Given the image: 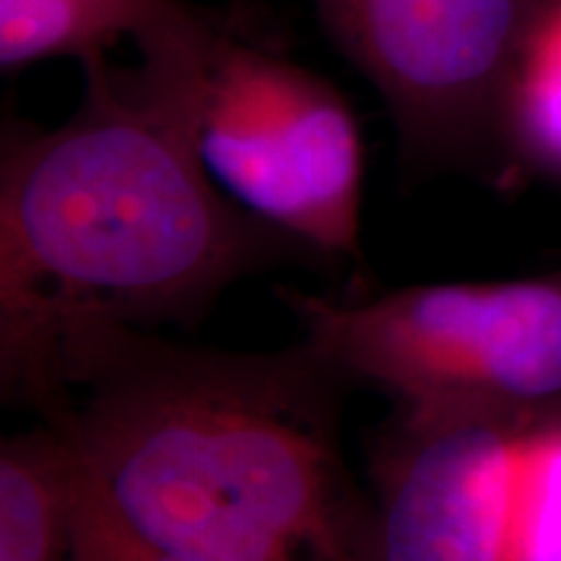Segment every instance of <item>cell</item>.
Listing matches in <instances>:
<instances>
[{"label": "cell", "mask_w": 561, "mask_h": 561, "mask_svg": "<svg viewBox=\"0 0 561 561\" xmlns=\"http://www.w3.org/2000/svg\"><path fill=\"white\" fill-rule=\"evenodd\" d=\"M219 45V42H216ZM214 45V47H216ZM214 47L112 68L58 128L9 123L0 149V385L45 413L60 343L81 325L151 331L206 314L231 284L305 244L237 206L195 144Z\"/></svg>", "instance_id": "1"}, {"label": "cell", "mask_w": 561, "mask_h": 561, "mask_svg": "<svg viewBox=\"0 0 561 561\" xmlns=\"http://www.w3.org/2000/svg\"><path fill=\"white\" fill-rule=\"evenodd\" d=\"M351 385L305 341L244 354L96 322L60 343L42 421L182 559L377 561L375 496L343 450Z\"/></svg>", "instance_id": "2"}, {"label": "cell", "mask_w": 561, "mask_h": 561, "mask_svg": "<svg viewBox=\"0 0 561 561\" xmlns=\"http://www.w3.org/2000/svg\"><path fill=\"white\" fill-rule=\"evenodd\" d=\"M510 561H561V424L525 434L515 447Z\"/></svg>", "instance_id": "9"}, {"label": "cell", "mask_w": 561, "mask_h": 561, "mask_svg": "<svg viewBox=\"0 0 561 561\" xmlns=\"http://www.w3.org/2000/svg\"><path fill=\"white\" fill-rule=\"evenodd\" d=\"M523 170L561 178V0H549L525 53L515 104Z\"/></svg>", "instance_id": "10"}, {"label": "cell", "mask_w": 561, "mask_h": 561, "mask_svg": "<svg viewBox=\"0 0 561 561\" xmlns=\"http://www.w3.org/2000/svg\"><path fill=\"white\" fill-rule=\"evenodd\" d=\"M0 561H73V453L47 421L0 445Z\"/></svg>", "instance_id": "8"}, {"label": "cell", "mask_w": 561, "mask_h": 561, "mask_svg": "<svg viewBox=\"0 0 561 561\" xmlns=\"http://www.w3.org/2000/svg\"><path fill=\"white\" fill-rule=\"evenodd\" d=\"M195 144L255 219L314 255L362 261L364 144L331 81L227 32L201 73Z\"/></svg>", "instance_id": "5"}, {"label": "cell", "mask_w": 561, "mask_h": 561, "mask_svg": "<svg viewBox=\"0 0 561 561\" xmlns=\"http://www.w3.org/2000/svg\"><path fill=\"white\" fill-rule=\"evenodd\" d=\"M227 24L182 0H0V68L5 73L45 58L81 62L107 55L121 37L140 58L208 50Z\"/></svg>", "instance_id": "7"}, {"label": "cell", "mask_w": 561, "mask_h": 561, "mask_svg": "<svg viewBox=\"0 0 561 561\" xmlns=\"http://www.w3.org/2000/svg\"><path fill=\"white\" fill-rule=\"evenodd\" d=\"M382 96L403 159L507 187L523 170L515 104L549 0H312Z\"/></svg>", "instance_id": "4"}, {"label": "cell", "mask_w": 561, "mask_h": 561, "mask_svg": "<svg viewBox=\"0 0 561 561\" xmlns=\"http://www.w3.org/2000/svg\"><path fill=\"white\" fill-rule=\"evenodd\" d=\"M314 354L398 405L561 424V271L331 299L278 289Z\"/></svg>", "instance_id": "3"}, {"label": "cell", "mask_w": 561, "mask_h": 561, "mask_svg": "<svg viewBox=\"0 0 561 561\" xmlns=\"http://www.w3.org/2000/svg\"><path fill=\"white\" fill-rule=\"evenodd\" d=\"M523 432L398 405L371 460L377 561H510V483Z\"/></svg>", "instance_id": "6"}]
</instances>
